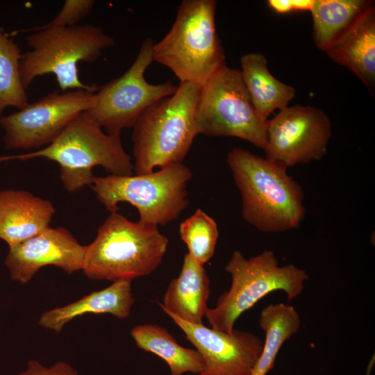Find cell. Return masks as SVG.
<instances>
[{"label":"cell","instance_id":"6da1fadb","mask_svg":"<svg viewBox=\"0 0 375 375\" xmlns=\"http://www.w3.org/2000/svg\"><path fill=\"white\" fill-rule=\"evenodd\" d=\"M226 161L241 194L244 221L263 233L299 228L304 194L286 167L242 148L233 149Z\"/></svg>","mask_w":375,"mask_h":375},{"label":"cell","instance_id":"7a4b0ae2","mask_svg":"<svg viewBox=\"0 0 375 375\" xmlns=\"http://www.w3.org/2000/svg\"><path fill=\"white\" fill-rule=\"evenodd\" d=\"M37 158L59 165L60 178L69 192L90 186L96 166L115 176L132 175L134 170L120 134L105 133L86 112L77 115L47 147L31 153L0 156V162Z\"/></svg>","mask_w":375,"mask_h":375},{"label":"cell","instance_id":"3957f363","mask_svg":"<svg viewBox=\"0 0 375 375\" xmlns=\"http://www.w3.org/2000/svg\"><path fill=\"white\" fill-rule=\"evenodd\" d=\"M168 244L157 226L133 222L112 212L86 246L82 271L92 280L132 281L158 267Z\"/></svg>","mask_w":375,"mask_h":375},{"label":"cell","instance_id":"277c9868","mask_svg":"<svg viewBox=\"0 0 375 375\" xmlns=\"http://www.w3.org/2000/svg\"><path fill=\"white\" fill-rule=\"evenodd\" d=\"M200 92L194 83H180L174 94L142 114L132 133L136 174L182 162L199 134L195 112Z\"/></svg>","mask_w":375,"mask_h":375},{"label":"cell","instance_id":"5b68a950","mask_svg":"<svg viewBox=\"0 0 375 375\" xmlns=\"http://www.w3.org/2000/svg\"><path fill=\"white\" fill-rule=\"evenodd\" d=\"M215 0H184L169 31L153 47V60L169 68L180 83L201 88L224 65L216 30Z\"/></svg>","mask_w":375,"mask_h":375},{"label":"cell","instance_id":"8992f818","mask_svg":"<svg viewBox=\"0 0 375 375\" xmlns=\"http://www.w3.org/2000/svg\"><path fill=\"white\" fill-rule=\"evenodd\" d=\"M27 42L31 50L22 53L19 63L26 89L37 77L53 74L63 92H97L98 87L80 80L77 64L97 61L104 49L114 45L115 40L101 28L87 24L32 32Z\"/></svg>","mask_w":375,"mask_h":375},{"label":"cell","instance_id":"52a82bcc","mask_svg":"<svg viewBox=\"0 0 375 375\" xmlns=\"http://www.w3.org/2000/svg\"><path fill=\"white\" fill-rule=\"evenodd\" d=\"M225 269L231 276V287L214 308H208L205 317L210 328L228 333L241 315L262 298L281 290L290 301L301 294L309 278L304 269L293 264L279 265L274 252L268 249L249 258L235 250Z\"/></svg>","mask_w":375,"mask_h":375},{"label":"cell","instance_id":"ba28073f","mask_svg":"<svg viewBox=\"0 0 375 375\" xmlns=\"http://www.w3.org/2000/svg\"><path fill=\"white\" fill-rule=\"evenodd\" d=\"M192 178L190 169L181 162L144 174L95 176L90 187L110 212L127 202L137 208L140 222L158 226L177 219L189 205L187 184Z\"/></svg>","mask_w":375,"mask_h":375},{"label":"cell","instance_id":"9c48e42d","mask_svg":"<svg viewBox=\"0 0 375 375\" xmlns=\"http://www.w3.org/2000/svg\"><path fill=\"white\" fill-rule=\"evenodd\" d=\"M195 119L199 134L235 137L265 148L269 119L257 112L240 71L226 64L201 88Z\"/></svg>","mask_w":375,"mask_h":375},{"label":"cell","instance_id":"30bf717a","mask_svg":"<svg viewBox=\"0 0 375 375\" xmlns=\"http://www.w3.org/2000/svg\"><path fill=\"white\" fill-rule=\"evenodd\" d=\"M155 42L146 38L130 67L120 76L99 88L92 108L86 112L109 134L133 128L142 114L156 101L174 94L171 81L153 85L144 77L153 61Z\"/></svg>","mask_w":375,"mask_h":375},{"label":"cell","instance_id":"8fae6325","mask_svg":"<svg viewBox=\"0 0 375 375\" xmlns=\"http://www.w3.org/2000/svg\"><path fill=\"white\" fill-rule=\"evenodd\" d=\"M95 92H53L18 112L1 116L6 149H28L49 144L77 115L92 107Z\"/></svg>","mask_w":375,"mask_h":375},{"label":"cell","instance_id":"7c38bea8","mask_svg":"<svg viewBox=\"0 0 375 375\" xmlns=\"http://www.w3.org/2000/svg\"><path fill=\"white\" fill-rule=\"evenodd\" d=\"M331 137L328 115L319 108L294 106L269 120L266 158L288 167L321 160Z\"/></svg>","mask_w":375,"mask_h":375},{"label":"cell","instance_id":"4fadbf2b","mask_svg":"<svg viewBox=\"0 0 375 375\" xmlns=\"http://www.w3.org/2000/svg\"><path fill=\"white\" fill-rule=\"evenodd\" d=\"M165 313L201 356L204 366L197 375L251 374L262 351L263 341L259 336L235 328L228 333Z\"/></svg>","mask_w":375,"mask_h":375},{"label":"cell","instance_id":"5bb4252c","mask_svg":"<svg viewBox=\"0 0 375 375\" xmlns=\"http://www.w3.org/2000/svg\"><path fill=\"white\" fill-rule=\"evenodd\" d=\"M86 246L67 229L47 227L35 235L10 248L5 265L13 281L27 283L40 269L48 265L67 274L83 269Z\"/></svg>","mask_w":375,"mask_h":375},{"label":"cell","instance_id":"9a60e30c","mask_svg":"<svg viewBox=\"0 0 375 375\" xmlns=\"http://www.w3.org/2000/svg\"><path fill=\"white\" fill-rule=\"evenodd\" d=\"M372 91L375 83V9L372 2L324 51Z\"/></svg>","mask_w":375,"mask_h":375},{"label":"cell","instance_id":"2e32d148","mask_svg":"<svg viewBox=\"0 0 375 375\" xmlns=\"http://www.w3.org/2000/svg\"><path fill=\"white\" fill-rule=\"evenodd\" d=\"M52 203L24 190L0 191V239L14 247L49 226Z\"/></svg>","mask_w":375,"mask_h":375},{"label":"cell","instance_id":"e0dca14e","mask_svg":"<svg viewBox=\"0 0 375 375\" xmlns=\"http://www.w3.org/2000/svg\"><path fill=\"white\" fill-rule=\"evenodd\" d=\"M210 285L204 265L187 253L178 276L170 281L159 306L165 312L189 323L203 324L208 309Z\"/></svg>","mask_w":375,"mask_h":375},{"label":"cell","instance_id":"ac0fdd59","mask_svg":"<svg viewBox=\"0 0 375 375\" xmlns=\"http://www.w3.org/2000/svg\"><path fill=\"white\" fill-rule=\"evenodd\" d=\"M134 301L131 281H117L74 302L45 311L38 323L44 328L60 333L67 323L85 314L106 313L119 319H125L130 315Z\"/></svg>","mask_w":375,"mask_h":375},{"label":"cell","instance_id":"d6986e66","mask_svg":"<svg viewBox=\"0 0 375 375\" xmlns=\"http://www.w3.org/2000/svg\"><path fill=\"white\" fill-rule=\"evenodd\" d=\"M241 76L252 103L260 117H268L276 109L288 107L295 89L276 79L269 71L265 56L248 53L240 58Z\"/></svg>","mask_w":375,"mask_h":375},{"label":"cell","instance_id":"ffe728a7","mask_svg":"<svg viewBox=\"0 0 375 375\" xmlns=\"http://www.w3.org/2000/svg\"><path fill=\"white\" fill-rule=\"evenodd\" d=\"M131 335L139 349L161 358L171 375L199 374L203 368V360L198 351L181 346L162 326L139 324L131 329Z\"/></svg>","mask_w":375,"mask_h":375},{"label":"cell","instance_id":"44dd1931","mask_svg":"<svg viewBox=\"0 0 375 375\" xmlns=\"http://www.w3.org/2000/svg\"><path fill=\"white\" fill-rule=\"evenodd\" d=\"M258 322L265 337L262 351L251 375H267L274 368L281 347L299 331L301 319L292 306L279 303L264 308Z\"/></svg>","mask_w":375,"mask_h":375},{"label":"cell","instance_id":"7402d4cb","mask_svg":"<svg viewBox=\"0 0 375 375\" xmlns=\"http://www.w3.org/2000/svg\"><path fill=\"white\" fill-rule=\"evenodd\" d=\"M372 2L366 0H315L310 12L316 47L325 51Z\"/></svg>","mask_w":375,"mask_h":375},{"label":"cell","instance_id":"603a6c76","mask_svg":"<svg viewBox=\"0 0 375 375\" xmlns=\"http://www.w3.org/2000/svg\"><path fill=\"white\" fill-rule=\"evenodd\" d=\"M22 56L18 44L0 29V117L7 107L20 110L28 104L19 72Z\"/></svg>","mask_w":375,"mask_h":375},{"label":"cell","instance_id":"cb8c5ba5","mask_svg":"<svg viewBox=\"0 0 375 375\" xmlns=\"http://www.w3.org/2000/svg\"><path fill=\"white\" fill-rule=\"evenodd\" d=\"M179 234L188 249V253L199 264L204 265L212 257L219 231L216 222L198 208L181 223Z\"/></svg>","mask_w":375,"mask_h":375},{"label":"cell","instance_id":"d4e9b609","mask_svg":"<svg viewBox=\"0 0 375 375\" xmlns=\"http://www.w3.org/2000/svg\"><path fill=\"white\" fill-rule=\"evenodd\" d=\"M94 3L93 0H67L60 12L51 21L42 26L30 28L20 32L32 33L42 29L76 25L77 22L91 12Z\"/></svg>","mask_w":375,"mask_h":375},{"label":"cell","instance_id":"484cf974","mask_svg":"<svg viewBox=\"0 0 375 375\" xmlns=\"http://www.w3.org/2000/svg\"><path fill=\"white\" fill-rule=\"evenodd\" d=\"M17 375H78V374L65 361H58L47 367L38 360H31L25 370Z\"/></svg>","mask_w":375,"mask_h":375},{"label":"cell","instance_id":"4316f807","mask_svg":"<svg viewBox=\"0 0 375 375\" xmlns=\"http://www.w3.org/2000/svg\"><path fill=\"white\" fill-rule=\"evenodd\" d=\"M267 4L278 14H285L293 11L292 0H269Z\"/></svg>","mask_w":375,"mask_h":375},{"label":"cell","instance_id":"83f0119b","mask_svg":"<svg viewBox=\"0 0 375 375\" xmlns=\"http://www.w3.org/2000/svg\"><path fill=\"white\" fill-rule=\"evenodd\" d=\"M315 0H292L293 11H311Z\"/></svg>","mask_w":375,"mask_h":375}]
</instances>
